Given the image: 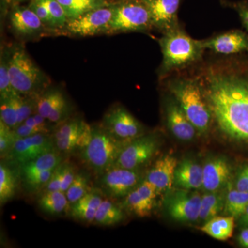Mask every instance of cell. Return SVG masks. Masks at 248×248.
Returning <instances> with one entry per match:
<instances>
[{
  "label": "cell",
  "mask_w": 248,
  "mask_h": 248,
  "mask_svg": "<svg viewBox=\"0 0 248 248\" xmlns=\"http://www.w3.org/2000/svg\"><path fill=\"white\" fill-rule=\"evenodd\" d=\"M55 169L34 174L31 177L22 179L24 186L30 192H36V191L45 189Z\"/></svg>",
  "instance_id": "cell-36"
},
{
  "label": "cell",
  "mask_w": 248,
  "mask_h": 248,
  "mask_svg": "<svg viewBox=\"0 0 248 248\" xmlns=\"http://www.w3.org/2000/svg\"><path fill=\"white\" fill-rule=\"evenodd\" d=\"M78 172L73 165L69 163H62V192L66 193L76 178Z\"/></svg>",
  "instance_id": "cell-39"
},
{
  "label": "cell",
  "mask_w": 248,
  "mask_h": 248,
  "mask_svg": "<svg viewBox=\"0 0 248 248\" xmlns=\"http://www.w3.org/2000/svg\"><path fill=\"white\" fill-rule=\"evenodd\" d=\"M238 241L241 247L248 248V227L240 233Z\"/></svg>",
  "instance_id": "cell-44"
},
{
  "label": "cell",
  "mask_w": 248,
  "mask_h": 248,
  "mask_svg": "<svg viewBox=\"0 0 248 248\" xmlns=\"http://www.w3.org/2000/svg\"><path fill=\"white\" fill-rule=\"evenodd\" d=\"M221 2L225 7L231 8L237 13L243 25L248 31V1H231L222 0Z\"/></svg>",
  "instance_id": "cell-38"
},
{
  "label": "cell",
  "mask_w": 248,
  "mask_h": 248,
  "mask_svg": "<svg viewBox=\"0 0 248 248\" xmlns=\"http://www.w3.org/2000/svg\"><path fill=\"white\" fill-rule=\"evenodd\" d=\"M202 197L197 192L180 190L168 197L165 201L167 213L178 221H195L200 218Z\"/></svg>",
  "instance_id": "cell-12"
},
{
  "label": "cell",
  "mask_w": 248,
  "mask_h": 248,
  "mask_svg": "<svg viewBox=\"0 0 248 248\" xmlns=\"http://www.w3.org/2000/svg\"><path fill=\"white\" fill-rule=\"evenodd\" d=\"M243 54L206 51L189 69L200 83L213 124L229 138L248 141V60Z\"/></svg>",
  "instance_id": "cell-1"
},
{
  "label": "cell",
  "mask_w": 248,
  "mask_h": 248,
  "mask_svg": "<svg viewBox=\"0 0 248 248\" xmlns=\"http://www.w3.org/2000/svg\"><path fill=\"white\" fill-rule=\"evenodd\" d=\"M14 1H23V0H14Z\"/></svg>",
  "instance_id": "cell-47"
},
{
  "label": "cell",
  "mask_w": 248,
  "mask_h": 248,
  "mask_svg": "<svg viewBox=\"0 0 248 248\" xmlns=\"http://www.w3.org/2000/svg\"><path fill=\"white\" fill-rule=\"evenodd\" d=\"M141 176L137 170L114 166L99 176L98 189L109 198H122L140 184Z\"/></svg>",
  "instance_id": "cell-7"
},
{
  "label": "cell",
  "mask_w": 248,
  "mask_h": 248,
  "mask_svg": "<svg viewBox=\"0 0 248 248\" xmlns=\"http://www.w3.org/2000/svg\"><path fill=\"white\" fill-rule=\"evenodd\" d=\"M128 143L115 138L102 125H93L92 138L89 144L79 151L80 156L90 169L100 176L115 166Z\"/></svg>",
  "instance_id": "cell-4"
},
{
  "label": "cell",
  "mask_w": 248,
  "mask_h": 248,
  "mask_svg": "<svg viewBox=\"0 0 248 248\" xmlns=\"http://www.w3.org/2000/svg\"><path fill=\"white\" fill-rule=\"evenodd\" d=\"M62 163L54 170L50 180L45 187V192L61 191Z\"/></svg>",
  "instance_id": "cell-41"
},
{
  "label": "cell",
  "mask_w": 248,
  "mask_h": 248,
  "mask_svg": "<svg viewBox=\"0 0 248 248\" xmlns=\"http://www.w3.org/2000/svg\"><path fill=\"white\" fill-rule=\"evenodd\" d=\"M29 8L35 12L42 22L48 23L52 25L51 16L44 0H34Z\"/></svg>",
  "instance_id": "cell-40"
},
{
  "label": "cell",
  "mask_w": 248,
  "mask_h": 248,
  "mask_svg": "<svg viewBox=\"0 0 248 248\" xmlns=\"http://www.w3.org/2000/svg\"><path fill=\"white\" fill-rule=\"evenodd\" d=\"M68 19H74L91 10L98 9L82 0H58Z\"/></svg>",
  "instance_id": "cell-34"
},
{
  "label": "cell",
  "mask_w": 248,
  "mask_h": 248,
  "mask_svg": "<svg viewBox=\"0 0 248 248\" xmlns=\"http://www.w3.org/2000/svg\"><path fill=\"white\" fill-rule=\"evenodd\" d=\"M16 97L1 99V104H0V117H1L0 121L4 122L6 125L14 130L18 126V115Z\"/></svg>",
  "instance_id": "cell-33"
},
{
  "label": "cell",
  "mask_w": 248,
  "mask_h": 248,
  "mask_svg": "<svg viewBox=\"0 0 248 248\" xmlns=\"http://www.w3.org/2000/svg\"><path fill=\"white\" fill-rule=\"evenodd\" d=\"M248 206V192L237 189H231L226 196L225 213L234 217L240 218Z\"/></svg>",
  "instance_id": "cell-28"
},
{
  "label": "cell",
  "mask_w": 248,
  "mask_h": 248,
  "mask_svg": "<svg viewBox=\"0 0 248 248\" xmlns=\"http://www.w3.org/2000/svg\"><path fill=\"white\" fill-rule=\"evenodd\" d=\"M236 187L237 190L248 192V166L241 169L238 174Z\"/></svg>",
  "instance_id": "cell-42"
},
{
  "label": "cell",
  "mask_w": 248,
  "mask_h": 248,
  "mask_svg": "<svg viewBox=\"0 0 248 248\" xmlns=\"http://www.w3.org/2000/svg\"><path fill=\"white\" fill-rule=\"evenodd\" d=\"M226 197L217 191L204 195L201 202L200 218L208 221L214 217L218 216L225 208Z\"/></svg>",
  "instance_id": "cell-27"
},
{
  "label": "cell",
  "mask_w": 248,
  "mask_h": 248,
  "mask_svg": "<svg viewBox=\"0 0 248 248\" xmlns=\"http://www.w3.org/2000/svg\"><path fill=\"white\" fill-rule=\"evenodd\" d=\"M240 218H241L240 223H241L242 226L248 227V208H246V211L244 212V213L241 215Z\"/></svg>",
  "instance_id": "cell-46"
},
{
  "label": "cell",
  "mask_w": 248,
  "mask_h": 248,
  "mask_svg": "<svg viewBox=\"0 0 248 248\" xmlns=\"http://www.w3.org/2000/svg\"><path fill=\"white\" fill-rule=\"evenodd\" d=\"M148 8L153 27L163 34L180 26L178 13L182 0H142Z\"/></svg>",
  "instance_id": "cell-14"
},
{
  "label": "cell",
  "mask_w": 248,
  "mask_h": 248,
  "mask_svg": "<svg viewBox=\"0 0 248 248\" xmlns=\"http://www.w3.org/2000/svg\"><path fill=\"white\" fill-rule=\"evenodd\" d=\"M202 40L206 51L216 55L248 53V35L242 31H228Z\"/></svg>",
  "instance_id": "cell-13"
},
{
  "label": "cell",
  "mask_w": 248,
  "mask_h": 248,
  "mask_svg": "<svg viewBox=\"0 0 248 248\" xmlns=\"http://www.w3.org/2000/svg\"><path fill=\"white\" fill-rule=\"evenodd\" d=\"M103 200L102 192L99 189H93L71 205L70 215L77 221L83 223H93L97 209Z\"/></svg>",
  "instance_id": "cell-20"
},
{
  "label": "cell",
  "mask_w": 248,
  "mask_h": 248,
  "mask_svg": "<svg viewBox=\"0 0 248 248\" xmlns=\"http://www.w3.org/2000/svg\"><path fill=\"white\" fill-rule=\"evenodd\" d=\"M19 95L13 87L9 73V57L1 55L0 61V98L1 99Z\"/></svg>",
  "instance_id": "cell-32"
},
{
  "label": "cell",
  "mask_w": 248,
  "mask_h": 248,
  "mask_svg": "<svg viewBox=\"0 0 248 248\" xmlns=\"http://www.w3.org/2000/svg\"><path fill=\"white\" fill-rule=\"evenodd\" d=\"M86 124L79 118L63 122L54 133L56 149L60 153L68 154L78 150L80 136Z\"/></svg>",
  "instance_id": "cell-18"
},
{
  "label": "cell",
  "mask_w": 248,
  "mask_h": 248,
  "mask_svg": "<svg viewBox=\"0 0 248 248\" xmlns=\"http://www.w3.org/2000/svg\"><path fill=\"white\" fill-rule=\"evenodd\" d=\"M93 190L89 174L84 172H78L71 186L66 192L70 205L76 203Z\"/></svg>",
  "instance_id": "cell-30"
},
{
  "label": "cell",
  "mask_w": 248,
  "mask_h": 248,
  "mask_svg": "<svg viewBox=\"0 0 248 248\" xmlns=\"http://www.w3.org/2000/svg\"><path fill=\"white\" fill-rule=\"evenodd\" d=\"M39 208L51 216H59L68 211L70 204L66 193L62 191L44 192L37 200Z\"/></svg>",
  "instance_id": "cell-24"
},
{
  "label": "cell",
  "mask_w": 248,
  "mask_h": 248,
  "mask_svg": "<svg viewBox=\"0 0 248 248\" xmlns=\"http://www.w3.org/2000/svg\"><path fill=\"white\" fill-rule=\"evenodd\" d=\"M64 97L63 93L58 89L49 90L42 93L36 99V110L37 113L48 120L52 111Z\"/></svg>",
  "instance_id": "cell-31"
},
{
  "label": "cell",
  "mask_w": 248,
  "mask_h": 248,
  "mask_svg": "<svg viewBox=\"0 0 248 248\" xmlns=\"http://www.w3.org/2000/svg\"><path fill=\"white\" fill-rule=\"evenodd\" d=\"M15 135L16 138L18 139L27 138V137L32 136V135L38 134L35 130L31 128L27 124L22 123L20 125H18L17 128L14 129Z\"/></svg>",
  "instance_id": "cell-43"
},
{
  "label": "cell",
  "mask_w": 248,
  "mask_h": 248,
  "mask_svg": "<svg viewBox=\"0 0 248 248\" xmlns=\"http://www.w3.org/2000/svg\"><path fill=\"white\" fill-rule=\"evenodd\" d=\"M44 1L46 4L51 16L52 26L60 27L66 26L68 18L58 0H44Z\"/></svg>",
  "instance_id": "cell-37"
},
{
  "label": "cell",
  "mask_w": 248,
  "mask_h": 248,
  "mask_svg": "<svg viewBox=\"0 0 248 248\" xmlns=\"http://www.w3.org/2000/svg\"><path fill=\"white\" fill-rule=\"evenodd\" d=\"M62 163L61 153L54 150L26 164L18 166L19 174L22 179L34 174L55 169Z\"/></svg>",
  "instance_id": "cell-23"
},
{
  "label": "cell",
  "mask_w": 248,
  "mask_h": 248,
  "mask_svg": "<svg viewBox=\"0 0 248 248\" xmlns=\"http://www.w3.org/2000/svg\"><path fill=\"white\" fill-rule=\"evenodd\" d=\"M16 141L17 138L14 129L0 121V155L1 158L6 157Z\"/></svg>",
  "instance_id": "cell-35"
},
{
  "label": "cell",
  "mask_w": 248,
  "mask_h": 248,
  "mask_svg": "<svg viewBox=\"0 0 248 248\" xmlns=\"http://www.w3.org/2000/svg\"><path fill=\"white\" fill-rule=\"evenodd\" d=\"M158 194L154 186L146 179L125 196L124 206L140 218L149 217Z\"/></svg>",
  "instance_id": "cell-16"
},
{
  "label": "cell",
  "mask_w": 248,
  "mask_h": 248,
  "mask_svg": "<svg viewBox=\"0 0 248 248\" xmlns=\"http://www.w3.org/2000/svg\"><path fill=\"white\" fill-rule=\"evenodd\" d=\"M122 209L108 199L103 200L94 217V223L101 226H111L123 221Z\"/></svg>",
  "instance_id": "cell-26"
},
{
  "label": "cell",
  "mask_w": 248,
  "mask_h": 248,
  "mask_svg": "<svg viewBox=\"0 0 248 248\" xmlns=\"http://www.w3.org/2000/svg\"><path fill=\"white\" fill-rule=\"evenodd\" d=\"M54 150L56 148L53 138L48 134L38 133L18 139L6 157L10 162L19 166Z\"/></svg>",
  "instance_id": "cell-8"
},
{
  "label": "cell",
  "mask_w": 248,
  "mask_h": 248,
  "mask_svg": "<svg viewBox=\"0 0 248 248\" xmlns=\"http://www.w3.org/2000/svg\"><path fill=\"white\" fill-rule=\"evenodd\" d=\"M114 11L115 6L91 10L78 17L68 19L66 24L67 31L73 35L79 36L108 33Z\"/></svg>",
  "instance_id": "cell-9"
},
{
  "label": "cell",
  "mask_w": 248,
  "mask_h": 248,
  "mask_svg": "<svg viewBox=\"0 0 248 248\" xmlns=\"http://www.w3.org/2000/svg\"><path fill=\"white\" fill-rule=\"evenodd\" d=\"M102 125L115 138L125 142L141 137L143 131L141 123L120 105L108 111L103 119Z\"/></svg>",
  "instance_id": "cell-10"
},
{
  "label": "cell",
  "mask_w": 248,
  "mask_h": 248,
  "mask_svg": "<svg viewBox=\"0 0 248 248\" xmlns=\"http://www.w3.org/2000/svg\"><path fill=\"white\" fill-rule=\"evenodd\" d=\"M9 73L13 87L18 94L38 97L45 84L42 71L22 48L15 50L9 57Z\"/></svg>",
  "instance_id": "cell-5"
},
{
  "label": "cell",
  "mask_w": 248,
  "mask_h": 248,
  "mask_svg": "<svg viewBox=\"0 0 248 248\" xmlns=\"http://www.w3.org/2000/svg\"><path fill=\"white\" fill-rule=\"evenodd\" d=\"M153 29L151 14L142 0H122L115 5L108 32H145Z\"/></svg>",
  "instance_id": "cell-6"
},
{
  "label": "cell",
  "mask_w": 248,
  "mask_h": 248,
  "mask_svg": "<svg viewBox=\"0 0 248 248\" xmlns=\"http://www.w3.org/2000/svg\"><path fill=\"white\" fill-rule=\"evenodd\" d=\"M234 228V217L217 216L207 221L201 231L213 239L226 241L232 236Z\"/></svg>",
  "instance_id": "cell-25"
},
{
  "label": "cell",
  "mask_w": 248,
  "mask_h": 248,
  "mask_svg": "<svg viewBox=\"0 0 248 248\" xmlns=\"http://www.w3.org/2000/svg\"><path fill=\"white\" fill-rule=\"evenodd\" d=\"M203 168L191 159H184L178 164L174 174V184L185 190H195L203 186Z\"/></svg>",
  "instance_id": "cell-21"
},
{
  "label": "cell",
  "mask_w": 248,
  "mask_h": 248,
  "mask_svg": "<svg viewBox=\"0 0 248 248\" xmlns=\"http://www.w3.org/2000/svg\"><path fill=\"white\" fill-rule=\"evenodd\" d=\"M159 44L162 53L159 80L195 66L206 53L202 40L192 38L181 25L163 34Z\"/></svg>",
  "instance_id": "cell-3"
},
{
  "label": "cell",
  "mask_w": 248,
  "mask_h": 248,
  "mask_svg": "<svg viewBox=\"0 0 248 248\" xmlns=\"http://www.w3.org/2000/svg\"><path fill=\"white\" fill-rule=\"evenodd\" d=\"M82 1H86V2L93 5V6H94L95 8H100L103 7V6H106V4L104 0H82Z\"/></svg>",
  "instance_id": "cell-45"
},
{
  "label": "cell",
  "mask_w": 248,
  "mask_h": 248,
  "mask_svg": "<svg viewBox=\"0 0 248 248\" xmlns=\"http://www.w3.org/2000/svg\"><path fill=\"white\" fill-rule=\"evenodd\" d=\"M17 178L8 166L0 165V203L2 205L12 200L17 191Z\"/></svg>",
  "instance_id": "cell-29"
},
{
  "label": "cell",
  "mask_w": 248,
  "mask_h": 248,
  "mask_svg": "<svg viewBox=\"0 0 248 248\" xmlns=\"http://www.w3.org/2000/svg\"><path fill=\"white\" fill-rule=\"evenodd\" d=\"M177 165V160L174 156L165 155L153 165L146 179L154 186L159 194L167 192L174 184V174Z\"/></svg>",
  "instance_id": "cell-17"
},
{
  "label": "cell",
  "mask_w": 248,
  "mask_h": 248,
  "mask_svg": "<svg viewBox=\"0 0 248 248\" xmlns=\"http://www.w3.org/2000/svg\"><path fill=\"white\" fill-rule=\"evenodd\" d=\"M167 91L165 99L164 115L168 128L174 137L183 141H189L195 137L197 128L189 120L172 94Z\"/></svg>",
  "instance_id": "cell-15"
},
{
  "label": "cell",
  "mask_w": 248,
  "mask_h": 248,
  "mask_svg": "<svg viewBox=\"0 0 248 248\" xmlns=\"http://www.w3.org/2000/svg\"><path fill=\"white\" fill-rule=\"evenodd\" d=\"M157 148V141L153 135L139 137L125 145L115 166L137 170L151 159Z\"/></svg>",
  "instance_id": "cell-11"
},
{
  "label": "cell",
  "mask_w": 248,
  "mask_h": 248,
  "mask_svg": "<svg viewBox=\"0 0 248 248\" xmlns=\"http://www.w3.org/2000/svg\"><path fill=\"white\" fill-rule=\"evenodd\" d=\"M10 21L14 30L22 35H32L43 29V22L30 8H15Z\"/></svg>",
  "instance_id": "cell-22"
},
{
  "label": "cell",
  "mask_w": 248,
  "mask_h": 248,
  "mask_svg": "<svg viewBox=\"0 0 248 248\" xmlns=\"http://www.w3.org/2000/svg\"><path fill=\"white\" fill-rule=\"evenodd\" d=\"M161 81L197 131L206 133L213 125V118L200 83L192 71L188 68Z\"/></svg>",
  "instance_id": "cell-2"
},
{
  "label": "cell",
  "mask_w": 248,
  "mask_h": 248,
  "mask_svg": "<svg viewBox=\"0 0 248 248\" xmlns=\"http://www.w3.org/2000/svg\"><path fill=\"white\" fill-rule=\"evenodd\" d=\"M203 187L209 192L221 188L231 175V168L223 158H215L203 166Z\"/></svg>",
  "instance_id": "cell-19"
}]
</instances>
